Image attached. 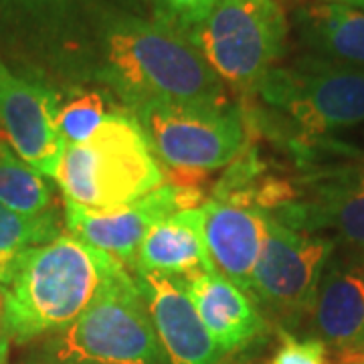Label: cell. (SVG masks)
Returning a JSON list of instances; mask_svg holds the SVG:
<instances>
[{
  "label": "cell",
  "mask_w": 364,
  "mask_h": 364,
  "mask_svg": "<svg viewBox=\"0 0 364 364\" xmlns=\"http://www.w3.org/2000/svg\"><path fill=\"white\" fill-rule=\"evenodd\" d=\"M91 73L128 109L146 104H229L223 81L186 37L130 11L112 14L102 25Z\"/></svg>",
  "instance_id": "obj_1"
},
{
  "label": "cell",
  "mask_w": 364,
  "mask_h": 364,
  "mask_svg": "<svg viewBox=\"0 0 364 364\" xmlns=\"http://www.w3.org/2000/svg\"><path fill=\"white\" fill-rule=\"evenodd\" d=\"M130 275L109 253L61 233L18 255L2 273V334L14 342L57 334Z\"/></svg>",
  "instance_id": "obj_2"
},
{
  "label": "cell",
  "mask_w": 364,
  "mask_h": 364,
  "mask_svg": "<svg viewBox=\"0 0 364 364\" xmlns=\"http://www.w3.org/2000/svg\"><path fill=\"white\" fill-rule=\"evenodd\" d=\"M65 200L114 208L164 186V170L130 109H109L90 140L67 144L55 176Z\"/></svg>",
  "instance_id": "obj_3"
},
{
  "label": "cell",
  "mask_w": 364,
  "mask_h": 364,
  "mask_svg": "<svg viewBox=\"0 0 364 364\" xmlns=\"http://www.w3.org/2000/svg\"><path fill=\"white\" fill-rule=\"evenodd\" d=\"M186 39L223 85L249 95L284 55L287 18L277 0H217Z\"/></svg>",
  "instance_id": "obj_4"
},
{
  "label": "cell",
  "mask_w": 364,
  "mask_h": 364,
  "mask_svg": "<svg viewBox=\"0 0 364 364\" xmlns=\"http://www.w3.org/2000/svg\"><path fill=\"white\" fill-rule=\"evenodd\" d=\"M51 364H168L132 273L49 344Z\"/></svg>",
  "instance_id": "obj_5"
},
{
  "label": "cell",
  "mask_w": 364,
  "mask_h": 364,
  "mask_svg": "<svg viewBox=\"0 0 364 364\" xmlns=\"http://www.w3.org/2000/svg\"><path fill=\"white\" fill-rule=\"evenodd\" d=\"M130 112L170 170L205 176L231 164L247 142V119L237 105L146 104Z\"/></svg>",
  "instance_id": "obj_6"
},
{
  "label": "cell",
  "mask_w": 364,
  "mask_h": 364,
  "mask_svg": "<svg viewBox=\"0 0 364 364\" xmlns=\"http://www.w3.org/2000/svg\"><path fill=\"white\" fill-rule=\"evenodd\" d=\"M304 134L350 128L364 122V71L301 57L287 67H273L255 91Z\"/></svg>",
  "instance_id": "obj_7"
},
{
  "label": "cell",
  "mask_w": 364,
  "mask_h": 364,
  "mask_svg": "<svg viewBox=\"0 0 364 364\" xmlns=\"http://www.w3.org/2000/svg\"><path fill=\"white\" fill-rule=\"evenodd\" d=\"M334 243L324 235L294 229L265 213V237L253 272L257 306L296 320L312 312Z\"/></svg>",
  "instance_id": "obj_8"
},
{
  "label": "cell",
  "mask_w": 364,
  "mask_h": 364,
  "mask_svg": "<svg viewBox=\"0 0 364 364\" xmlns=\"http://www.w3.org/2000/svg\"><path fill=\"white\" fill-rule=\"evenodd\" d=\"M200 205L203 193L198 188L170 182L134 203L114 208H85L65 200V227L69 235L109 253L134 272L146 233L174 213Z\"/></svg>",
  "instance_id": "obj_9"
},
{
  "label": "cell",
  "mask_w": 364,
  "mask_h": 364,
  "mask_svg": "<svg viewBox=\"0 0 364 364\" xmlns=\"http://www.w3.org/2000/svg\"><path fill=\"white\" fill-rule=\"evenodd\" d=\"M59 95L0 63V132L16 156L43 176H57L67 142L59 132Z\"/></svg>",
  "instance_id": "obj_10"
},
{
  "label": "cell",
  "mask_w": 364,
  "mask_h": 364,
  "mask_svg": "<svg viewBox=\"0 0 364 364\" xmlns=\"http://www.w3.org/2000/svg\"><path fill=\"white\" fill-rule=\"evenodd\" d=\"M168 364H221L225 354L208 334L184 282L164 273H134Z\"/></svg>",
  "instance_id": "obj_11"
},
{
  "label": "cell",
  "mask_w": 364,
  "mask_h": 364,
  "mask_svg": "<svg viewBox=\"0 0 364 364\" xmlns=\"http://www.w3.org/2000/svg\"><path fill=\"white\" fill-rule=\"evenodd\" d=\"M205 243L210 265L225 279L251 294L253 272L265 237V213L223 200L203 205Z\"/></svg>",
  "instance_id": "obj_12"
},
{
  "label": "cell",
  "mask_w": 364,
  "mask_h": 364,
  "mask_svg": "<svg viewBox=\"0 0 364 364\" xmlns=\"http://www.w3.org/2000/svg\"><path fill=\"white\" fill-rule=\"evenodd\" d=\"M182 282L203 324L225 356L247 348L263 334L265 320L257 301L221 273L203 272Z\"/></svg>",
  "instance_id": "obj_13"
},
{
  "label": "cell",
  "mask_w": 364,
  "mask_h": 364,
  "mask_svg": "<svg viewBox=\"0 0 364 364\" xmlns=\"http://www.w3.org/2000/svg\"><path fill=\"white\" fill-rule=\"evenodd\" d=\"M318 340L336 348L342 363L364 356V267H326L312 306Z\"/></svg>",
  "instance_id": "obj_14"
},
{
  "label": "cell",
  "mask_w": 364,
  "mask_h": 364,
  "mask_svg": "<svg viewBox=\"0 0 364 364\" xmlns=\"http://www.w3.org/2000/svg\"><path fill=\"white\" fill-rule=\"evenodd\" d=\"M294 229H334L342 241L364 249V168L334 172L316 188L310 203H291L267 213Z\"/></svg>",
  "instance_id": "obj_15"
},
{
  "label": "cell",
  "mask_w": 364,
  "mask_h": 364,
  "mask_svg": "<svg viewBox=\"0 0 364 364\" xmlns=\"http://www.w3.org/2000/svg\"><path fill=\"white\" fill-rule=\"evenodd\" d=\"M119 0H0V18L25 21L65 41L69 53L91 71L97 33L112 14L126 11Z\"/></svg>",
  "instance_id": "obj_16"
},
{
  "label": "cell",
  "mask_w": 364,
  "mask_h": 364,
  "mask_svg": "<svg viewBox=\"0 0 364 364\" xmlns=\"http://www.w3.org/2000/svg\"><path fill=\"white\" fill-rule=\"evenodd\" d=\"M203 205L156 223L140 243L132 273H164L186 279L213 272L205 243Z\"/></svg>",
  "instance_id": "obj_17"
},
{
  "label": "cell",
  "mask_w": 364,
  "mask_h": 364,
  "mask_svg": "<svg viewBox=\"0 0 364 364\" xmlns=\"http://www.w3.org/2000/svg\"><path fill=\"white\" fill-rule=\"evenodd\" d=\"M310 57L364 71V2H322L299 6L294 16Z\"/></svg>",
  "instance_id": "obj_18"
},
{
  "label": "cell",
  "mask_w": 364,
  "mask_h": 364,
  "mask_svg": "<svg viewBox=\"0 0 364 364\" xmlns=\"http://www.w3.org/2000/svg\"><path fill=\"white\" fill-rule=\"evenodd\" d=\"M41 172L31 168L11 148L0 152V205L23 215L55 210L53 191Z\"/></svg>",
  "instance_id": "obj_19"
},
{
  "label": "cell",
  "mask_w": 364,
  "mask_h": 364,
  "mask_svg": "<svg viewBox=\"0 0 364 364\" xmlns=\"http://www.w3.org/2000/svg\"><path fill=\"white\" fill-rule=\"evenodd\" d=\"M57 210L23 215L0 205V267L6 269L18 255L39 247L61 235Z\"/></svg>",
  "instance_id": "obj_20"
},
{
  "label": "cell",
  "mask_w": 364,
  "mask_h": 364,
  "mask_svg": "<svg viewBox=\"0 0 364 364\" xmlns=\"http://www.w3.org/2000/svg\"><path fill=\"white\" fill-rule=\"evenodd\" d=\"M109 114L107 100L102 91H75L67 102H59V132L67 144L90 140Z\"/></svg>",
  "instance_id": "obj_21"
},
{
  "label": "cell",
  "mask_w": 364,
  "mask_h": 364,
  "mask_svg": "<svg viewBox=\"0 0 364 364\" xmlns=\"http://www.w3.org/2000/svg\"><path fill=\"white\" fill-rule=\"evenodd\" d=\"M160 25L186 37L195 26L207 18L217 0H150Z\"/></svg>",
  "instance_id": "obj_22"
},
{
  "label": "cell",
  "mask_w": 364,
  "mask_h": 364,
  "mask_svg": "<svg viewBox=\"0 0 364 364\" xmlns=\"http://www.w3.org/2000/svg\"><path fill=\"white\" fill-rule=\"evenodd\" d=\"M269 364H326V344L318 338H294L282 334V346Z\"/></svg>",
  "instance_id": "obj_23"
},
{
  "label": "cell",
  "mask_w": 364,
  "mask_h": 364,
  "mask_svg": "<svg viewBox=\"0 0 364 364\" xmlns=\"http://www.w3.org/2000/svg\"><path fill=\"white\" fill-rule=\"evenodd\" d=\"M322 2H350V4H363L364 0H322Z\"/></svg>",
  "instance_id": "obj_24"
},
{
  "label": "cell",
  "mask_w": 364,
  "mask_h": 364,
  "mask_svg": "<svg viewBox=\"0 0 364 364\" xmlns=\"http://www.w3.org/2000/svg\"><path fill=\"white\" fill-rule=\"evenodd\" d=\"M6 148H11V146L6 144V140H4V136H2V132H0V152H4Z\"/></svg>",
  "instance_id": "obj_25"
},
{
  "label": "cell",
  "mask_w": 364,
  "mask_h": 364,
  "mask_svg": "<svg viewBox=\"0 0 364 364\" xmlns=\"http://www.w3.org/2000/svg\"><path fill=\"white\" fill-rule=\"evenodd\" d=\"M350 364H364V356L363 358H358V360H354V363H350Z\"/></svg>",
  "instance_id": "obj_26"
},
{
  "label": "cell",
  "mask_w": 364,
  "mask_h": 364,
  "mask_svg": "<svg viewBox=\"0 0 364 364\" xmlns=\"http://www.w3.org/2000/svg\"><path fill=\"white\" fill-rule=\"evenodd\" d=\"M0 314H2V296H0Z\"/></svg>",
  "instance_id": "obj_27"
},
{
  "label": "cell",
  "mask_w": 364,
  "mask_h": 364,
  "mask_svg": "<svg viewBox=\"0 0 364 364\" xmlns=\"http://www.w3.org/2000/svg\"><path fill=\"white\" fill-rule=\"evenodd\" d=\"M2 273H4V269H2V267H0V279H2Z\"/></svg>",
  "instance_id": "obj_28"
}]
</instances>
